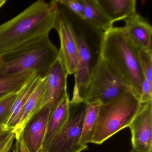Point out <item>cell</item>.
Returning a JSON list of instances; mask_svg holds the SVG:
<instances>
[{
    "mask_svg": "<svg viewBox=\"0 0 152 152\" xmlns=\"http://www.w3.org/2000/svg\"><path fill=\"white\" fill-rule=\"evenodd\" d=\"M58 9L56 1L39 0L0 25V55L49 34Z\"/></svg>",
    "mask_w": 152,
    "mask_h": 152,
    "instance_id": "1",
    "label": "cell"
},
{
    "mask_svg": "<svg viewBox=\"0 0 152 152\" xmlns=\"http://www.w3.org/2000/svg\"><path fill=\"white\" fill-rule=\"evenodd\" d=\"M138 50L129 41L122 27L113 26L103 33L99 57L128 83L140 100L145 77L140 65Z\"/></svg>",
    "mask_w": 152,
    "mask_h": 152,
    "instance_id": "2",
    "label": "cell"
},
{
    "mask_svg": "<svg viewBox=\"0 0 152 152\" xmlns=\"http://www.w3.org/2000/svg\"><path fill=\"white\" fill-rule=\"evenodd\" d=\"M58 55L49 34L45 35L0 55V77L33 71L44 78Z\"/></svg>",
    "mask_w": 152,
    "mask_h": 152,
    "instance_id": "3",
    "label": "cell"
},
{
    "mask_svg": "<svg viewBox=\"0 0 152 152\" xmlns=\"http://www.w3.org/2000/svg\"><path fill=\"white\" fill-rule=\"evenodd\" d=\"M141 105L131 90L100 104L91 143L101 145L118 132L129 127Z\"/></svg>",
    "mask_w": 152,
    "mask_h": 152,
    "instance_id": "4",
    "label": "cell"
},
{
    "mask_svg": "<svg viewBox=\"0 0 152 152\" xmlns=\"http://www.w3.org/2000/svg\"><path fill=\"white\" fill-rule=\"evenodd\" d=\"M129 90L128 83L99 57L91 70L84 102L105 104Z\"/></svg>",
    "mask_w": 152,
    "mask_h": 152,
    "instance_id": "5",
    "label": "cell"
},
{
    "mask_svg": "<svg viewBox=\"0 0 152 152\" xmlns=\"http://www.w3.org/2000/svg\"><path fill=\"white\" fill-rule=\"evenodd\" d=\"M85 102L70 103L68 120L47 148L41 152H81L88 148L79 144L85 115Z\"/></svg>",
    "mask_w": 152,
    "mask_h": 152,
    "instance_id": "6",
    "label": "cell"
},
{
    "mask_svg": "<svg viewBox=\"0 0 152 152\" xmlns=\"http://www.w3.org/2000/svg\"><path fill=\"white\" fill-rule=\"evenodd\" d=\"M58 9L54 29L56 30L60 39L58 57L68 75H71L75 72L79 57L76 34L72 24L63 14L58 3Z\"/></svg>",
    "mask_w": 152,
    "mask_h": 152,
    "instance_id": "7",
    "label": "cell"
},
{
    "mask_svg": "<svg viewBox=\"0 0 152 152\" xmlns=\"http://www.w3.org/2000/svg\"><path fill=\"white\" fill-rule=\"evenodd\" d=\"M68 75L61 59L58 57L45 76L44 91L39 110L47 105L50 107V110H53L68 95Z\"/></svg>",
    "mask_w": 152,
    "mask_h": 152,
    "instance_id": "8",
    "label": "cell"
},
{
    "mask_svg": "<svg viewBox=\"0 0 152 152\" xmlns=\"http://www.w3.org/2000/svg\"><path fill=\"white\" fill-rule=\"evenodd\" d=\"M79 49V57L74 73L75 83L72 97L70 103L73 104L84 102L88 84L91 74V55L89 45L85 35H76Z\"/></svg>",
    "mask_w": 152,
    "mask_h": 152,
    "instance_id": "9",
    "label": "cell"
},
{
    "mask_svg": "<svg viewBox=\"0 0 152 152\" xmlns=\"http://www.w3.org/2000/svg\"><path fill=\"white\" fill-rule=\"evenodd\" d=\"M50 110L47 105L34 113L16 137L21 139L28 152H41Z\"/></svg>",
    "mask_w": 152,
    "mask_h": 152,
    "instance_id": "10",
    "label": "cell"
},
{
    "mask_svg": "<svg viewBox=\"0 0 152 152\" xmlns=\"http://www.w3.org/2000/svg\"><path fill=\"white\" fill-rule=\"evenodd\" d=\"M129 127L132 148L137 152H152V101L142 104Z\"/></svg>",
    "mask_w": 152,
    "mask_h": 152,
    "instance_id": "11",
    "label": "cell"
},
{
    "mask_svg": "<svg viewBox=\"0 0 152 152\" xmlns=\"http://www.w3.org/2000/svg\"><path fill=\"white\" fill-rule=\"evenodd\" d=\"M124 21V31L135 48L138 50L152 48V28L147 21L137 13Z\"/></svg>",
    "mask_w": 152,
    "mask_h": 152,
    "instance_id": "12",
    "label": "cell"
},
{
    "mask_svg": "<svg viewBox=\"0 0 152 152\" xmlns=\"http://www.w3.org/2000/svg\"><path fill=\"white\" fill-rule=\"evenodd\" d=\"M70 101L68 95L56 108L50 110L41 152L47 148L67 121L69 115Z\"/></svg>",
    "mask_w": 152,
    "mask_h": 152,
    "instance_id": "13",
    "label": "cell"
},
{
    "mask_svg": "<svg viewBox=\"0 0 152 152\" xmlns=\"http://www.w3.org/2000/svg\"><path fill=\"white\" fill-rule=\"evenodd\" d=\"M110 20L114 23L125 21L137 14L136 0H97Z\"/></svg>",
    "mask_w": 152,
    "mask_h": 152,
    "instance_id": "14",
    "label": "cell"
},
{
    "mask_svg": "<svg viewBox=\"0 0 152 152\" xmlns=\"http://www.w3.org/2000/svg\"><path fill=\"white\" fill-rule=\"evenodd\" d=\"M41 78H41L36 73H34L18 92L17 96L14 103L9 120L6 125V128L15 129L16 128L25 104Z\"/></svg>",
    "mask_w": 152,
    "mask_h": 152,
    "instance_id": "15",
    "label": "cell"
},
{
    "mask_svg": "<svg viewBox=\"0 0 152 152\" xmlns=\"http://www.w3.org/2000/svg\"><path fill=\"white\" fill-rule=\"evenodd\" d=\"M83 20L103 33L113 26L114 24L97 0H83Z\"/></svg>",
    "mask_w": 152,
    "mask_h": 152,
    "instance_id": "16",
    "label": "cell"
},
{
    "mask_svg": "<svg viewBox=\"0 0 152 152\" xmlns=\"http://www.w3.org/2000/svg\"><path fill=\"white\" fill-rule=\"evenodd\" d=\"M45 77L41 78L25 104L19 118V122L15 129L16 137L21 131L23 126L28 119L37 111H39L40 103L44 91Z\"/></svg>",
    "mask_w": 152,
    "mask_h": 152,
    "instance_id": "17",
    "label": "cell"
},
{
    "mask_svg": "<svg viewBox=\"0 0 152 152\" xmlns=\"http://www.w3.org/2000/svg\"><path fill=\"white\" fill-rule=\"evenodd\" d=\"M100 105L97 103H86L85 115L79 142L82 146L88 147L87 144L91 142L96 129Z\"/></svg>",
    "mask_w": 152,
    "mask_h": 152,
    "instance_id": "18",
    "label": "cell"
},
{
    "mask_svg": "<svg viewBox=\"0 0 152 152\" xmlns=\"http://www.w3.org/2000/svg\"><path fill=\"white\" fill-rule=\"evenodd\" d=\"M36 72L27 71L17 74L0 77V100L11 94L18 92Z\"/></svg>",
    "mask_w": 152,
    "mask_h": 152,
    "instance_id": "19",
    "label": "cell"
},
{
    "mask_svg": "<svg viewBox=\"0 0 152 152\" xmlns=\"http://www.w3.org/2000/svg\"><path fill=\"white\" fill-rule=\"evenodd\" d=\"M17 95L18 92L11 94L0 100V127H6Z\"/></svg>",
    "mask_w": 152,
    "mask_h": 152,
    "instance_id": "20",
    "label": "cell"
},
{
    "mask_svg": "<svg viewBox=\"0 0 152 152\" xmlns=\"http://www.w3.org/2000/svg\"><path fill=\"white\" fill-rule=\"evenodd\" d=\"M138 58L144 77L152 83V48L139 50Z\"/></svg>",
    "mask_w": 152,
    "mask_h": 152,
    "instance_id": "21",
    "label": "cell"
},
{
    "mask_svg": "<svg viewBox=\"0 0 152 152\" xmlns=\"http://www.w3.org/2000/svg\"><path fill=\"white\" fill-rule=\"evenodd\" d=\"M15 139L16 132L14 128H6L0 132V152H10Z\"/></svg>",
    "mask_w": 152,
    "mask_h": 152,
    "instance_id": "22",
    "label": "cell"
},
{
    "mask_svg": "<svg viewBox=\"0 0 152 152\" xmlns=\"http://www.w3.org/2000/svg\"><path fill=\"white\" fill-rule=\"evenodd\" d=\"M60 5L67 8L81 19H84L83 0H57Z\"/></svg>",
    "mask_w": 152,
    "mask_h": 152,
    "instance_id": "23",
    "label": "cell"
},
{
    "mask_svg": "<svg viewBox=\"0 0 152 152\" xmlns=\"http://www.w3.org/2000/svg\"><path fill=\"white\" fill-rule=\"evenodd\" d=\"M140 101L141 104L152 101V83L145 78L142 82Z\"/></svg>",
    "mask_w": 152,
    "mask_h": 152,
    "instance_id": "24",
    "label": "cell"
},
{
    "mask_svg": "<svg viewBox=\"0 0 152 152\" xmlns=\"http://www.w3.org/2000/svg\"><path fill=\"white\" fill-rule=\"evenodd\" d=\"M16 139V141L13 148V152H29L19 137Z\"/></svg>",
    "mask_w": 152,
    "mask_h": 152,
    "instance_id": "25",
    "label": "cell"
},
{
    "mask_svg": "<svg viewBox=\"0 0 152 152\" xmlns=\"http://www.w3.org/2000/svg\"><path fill=\"white\" fill-rule=\"evenodd\" d=\"M7 2V1L6 0H0V8L4 5Z\"/></svg>",
    "mask_w": 152,
    "mask_h": 152,
    "instance_id": "26",
    "label": "cell"
},
{
    "mask_svg": "<svg viewBox=\"0 0 152 152\" xmlns=\"http://www.w3.org/2000/svg\"><path fill=\"white\" fill-rule=\"evenodd\" d=\"M6 128V127H0V132H1L3 130L5 129Z\"/></svg>",
    "mask_w": 152,
    "mask_h": 152,
    "instance_id": "27",
    "label": "cell"
},
{
    "mask_svg": "<svg viewBox=\"0 0 152 152\" xmlns=\"http://www.w3.org/2000/svg\"><path fill=\"white\" fill-rule=\"evenodd\" d=\"M129 152H137L136 151H134V150H130V151H129Z\"/></svg>",
    "mask_w": 152,
    "mask_h": 152,
    "instance_id": "28",
    "label": "cell"
},
{
    "mask_svg": "<svg viewBox=\"0 0 152 152\" xmlns=\"http://www.w3.org/2000/svg\"><path fill=\"white\" fill-rule=\"evenodd\" d=\"M0 61H1V56H0Z\"/></svg>",
    "mask_w": 152,
    "mask_h": 152,
    "instance_id": "29",
    "label": "cell"
}]
</instances>
